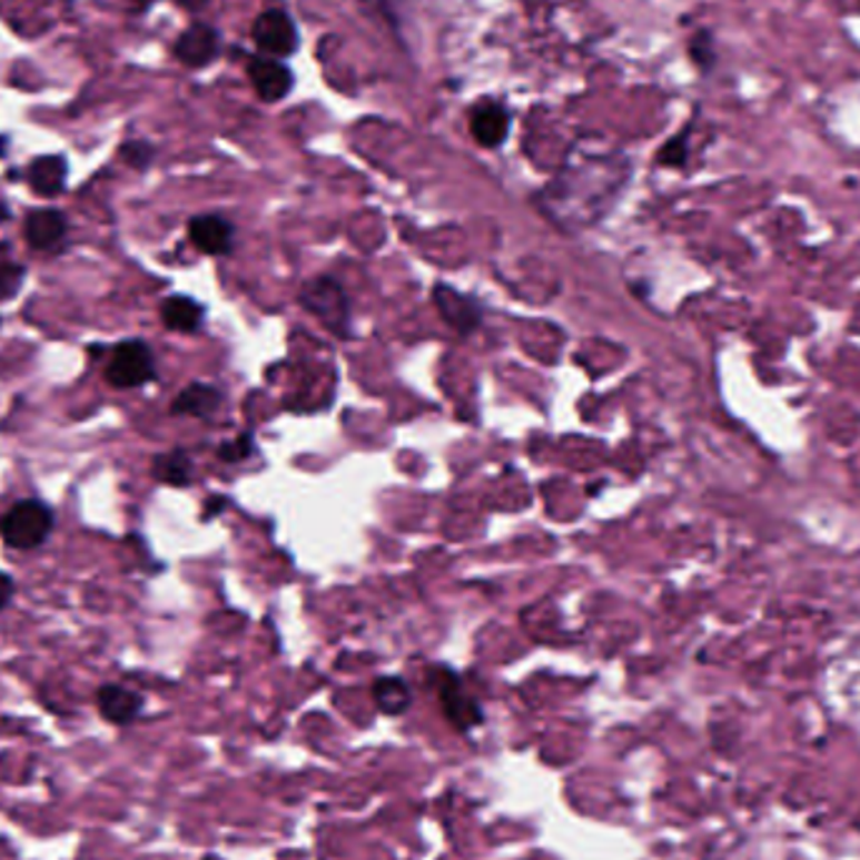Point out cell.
Instances as JSON below:
<instances>
[{"label":"cell","instance_id":"d4e9b609","mask_svg":"<svg viewBox=\"0 0 860 860\" xmlns=\"http://www.w3.org/2000/svg\"><path fill=\"white\" fill-rule=\"evenodd\" d=\"M221 506H225V498H215V501H211V504H207V518L219 514Z\"/></svg>","mask_w":860,"mask_h":860},{"label":"cell","instance_id":"4316f807","mask_svg":"<svg viewBox=\"0 0 860 860\" xmlns=\"http://www.w3.org/2000/svg\"><path fill=\"white\" fill-rule=\"evenodd\" d=\"M134 3H137V6H149L151 0H134Z\"/></svg>","mask_w":860,"mask_h":860},{"label":"cell","instance_id":"52a82bcc","mask_svg":"<svg viewBox=\"0 0 860 860\" xmlns=\"http://www.w3.org/2000/svg\"><path fill=\"white\" fill-rule=\"evenodd\" d=\"M189 237L205 255H229L235 247V227L225 217L201 215L189 221Z\"/></svg>","mask_w":860,"mask_h":860},{"label":"cell","instance_id":"277c9868","mask_svg":"<svg viewBox=\"0 0 860 860\" xmlns=\"http://www.w3.org/2000/svg\"><path fill=\"white\" fill-rule=\"evenodd\" d=\"M438 698H441L446 718L456 724L458 730H471V728H476V724H481L483 712L478 708V702L473 700L466 690H463L461 680L448 670L441 672Z\"/></svg>","mask_w":860,"mask_h":860},{"label":"cell","instance_id":"ac0fdd59","mask_svg":"<svg viewBox=\"0 0 860 860\" xmlns=\"http://www.w3.org/2000/svg\"><path fill=\"white\" fill-rule=\"evenodd\" d=\"M26 267L11 257L8 245H0V299H11L21 293Z\"/></svg>","mask_w":860,"mask_h":860},{"label":"cell","instance_id":"3957f363","mask_svg":"<svg viewBox=\"0 0 860 860\" xmlns=\"http://www.w3.org/2000/svg\"><path fill=\"white\" fill-rule=\"evenodd\" d=\"M303 303L307 310L320 317L333 333L345 335L347 325H350V307H347L343 287L337 285L335 279L320 277L307 283L303 289Z\"/></svg>","mask_w":860,"mask_h":860},{"label":"cell","instance_id":"ba28073f","mask_svg":"<svg viewBox=\"0 0 860 860\" xmlns=\"http://www.w3.org/2000/svg\"><path fill=\"white\" fill-rule=\"evenodd\" d=\"M219 51V36L215 28L209 26H191L189 31H184L181 38L177 41V53L179 61L184 66H191V69H199V66H207L211 58Z\"/></svg>","mask_w":860,"mask_h":860},{"label":"cell","instance_id":"6da1fadb","mask_svg":"<svg viewBox=\"0 0 860 860\" xmlns=\"http://www.w3.org/2000/svg\"><path fill=\"white\" fill-rule=\"evenodd\" d=\"M53 528V514L43 501H21L3 518V538L8 546L28 551L41 546Z\"/></svg>","mask_w":860,"mask_h":860},{"label":"cell","instance_id":"8992f818","mask_svg":"<svg viewBox=\"0 0 860 860\" xmlns=\"http://www.w3.org/2000/svg\"><path fill=\"white\" fill-rule=\"evenodd\" d=\"M433 299H436L443 320L451 327H456L461 335L473 333L483 320V313L476 299L458 293L456 287L438 285L436 293H433Z\"/></svg>","mask_w":860,"mask_h":860},{"label":"cell","instance_id":"8fae6325","mask_svg":"<svg viewBox=\"0 0 860 860\" xmlns=\"http://www.w3.org/2000/svg\"><path fill=\"white\" fill-rule=\"evenodd\" d=\"M511 129V119L504 106L483 103L471 116V131L481 147H501L506 141Z\"/></svg>","mask_w":860,"mask_h":860},{"label":"cell","instance_id":"cb8c5ba5","mask_svg":"<svg viewBox=\"0 0 860 860\" xmlns=\"http://www.w3.org/2000/svg\"><path fill=\"white\" fill-rule=\"evenodd\" d=\"M177 3L181 8H187V11H199V8H205L209 0H177Z\"/></svg>","mask_w":860,"mask_h":860},{"label":"cell","instance_id":"603a6c76","mask_svg":"<svg viewBox=\"0 0 860 860\" xmlns=\"http://www.w3.org/2000/svg\"><path fill=\"white\" fill-rule=\"evenodd\" d=\"M13 592H16L13 579L8 576V574H3V572H0V609H6L8 604H11Z\"/></svg>","mask_w":860,"mask_h":860},{"label":"cell","instance_id":"5b68a950","mask_svg":"<svg viewBox=\"0 0 860 860\" xmlns=\"http://www.w3.org/2000/svg\"><path fill=\"white\" fill-rule=\"evenodd\" d=\"M253 36L257 46L269 56H289L297 48V28L285 11H265L255 21Z\"/></svg>","mask_w":860,"mask_h":860},{"label":"cell","instance_id":"7a4b0ae2","mask_svg":"<svg viewBox=\"0 0 860 860\" xmlns=\"http://www.w3.org/2000/svg\"><path fill=\"white\" fill-rule=\"evenodd\" d=\"M154 378H157V363H154V355L147 343L127 340L113 347L109 367H106V380H109L113 388H141V385L151 383Z\"/></svg>","mask_w":860,"mask_h":860},{"label":"cell","instance_id":"d6986e66","mask_svg":"<svg viewBox=\"0 0 860 860\" xmlns=\"http://www.w3.org/2000/svg\"><path fill=\"white\" fill-rule=\"evenodd\" d=\"M690 58L702 71H712L718 63V51H714V38L710 31H698L690 41Z\"/></svg>","mask_w":860,"mask_h":860},{"label":"cell","instance_id":"7402d4cb","mask_svg":"<svg viewBox=\"0 0 860 860\" xmlns=\"http://www.w3.org/2000/svg\"><path fill=\"white\" fill-rule=\"evenodd\" d=\"M121 157L127 164H131V167L137 169H147L151 159H154V149L149 147V144L144 141H134V144H127V147L121 149Z\"/></svg>","mask_w":860,"mask_h":860},{"label":"cell","instance_id":"5bb4252c","mask_svg":"<svg viewBox=\"0 0 860 860\" xmlns=\"http://www.w3.org/2000/svg\"><path fill=\"white\" fill-rule=\"evenodd\" d=\"M66 177H69V164H66L63 157H41L28 167V184L43 197H53L58 191H63Z\"/></svg>","mask_w":860,"mask_h":860},{"label":"cell","instance_id":"7c38bea8","mask_svg":"<svg viewBox=\"0 0 860 860\" xmlns=\"http://www.w3.org/2000/svg\"><path fill=\"white\" fill-rule=\"evenodd\" d=\"M66 217L58 209H38L26 219V237L33 249H53L66 239Z\"/></svg>","mask_w":860,"mask_h":860},{"label":"cell","instance_id":"9a60e30c","mask_svg":"<svg viewBox=\"0 0 860 860\" xmlns=\"http://www.w3.org/2000/svg\"><path fill=\"white\" fill-rule=\"evenodd\" d=\"M221 393L215 388V385H205V383H195L189 385L187 391L179 393V398L174 401L171 411L177 415H195V418H209L211 413L219 411L221 405Z\"/></svg>","mask_w":860,"mask_h":860},{"label":"cell","instance_id":"30bf717a","mask_svg":"<svg viewBox=\"0 0 860 860\" xmlns=\"http://www.w3.org/2000/svg\"><path fill=\"white\" fill-rule=\"evenodd\" d=\"M96 704H99L103 720L113 724H129L144 710V698L139 692L119 688V684H103L99 694H96Z\"/></svg>","mask_w":860,"mask_h":860},{"label":"cell","instance_id":"ffe728a7","mask_svg":"<svg viewBox=\"0 0 860 860\" xmlns=\"http://www.w3.org/2000/svg\"><path fill=\"white\" fill-rule=\"evenodd\" d=\"M688 131L666 141L660 151V164H664V167H682V164L688 161Z\"/></svg>","mask_w":860,"mask_h":860},{"label":"cell","instance_id":"e0dca14e","mask_svg":"<svg viewBox=\"0 0 860 860\" xmlns=\"http://www.w3.org/2000/svg\"><path fill=\"white\" fill-rule=\"evenodd\" d=\"M373 698L378 708L388 714H403L411 704V690L401 678H383L375 682Z\"/></svg>","mask_w":860,"mask_h":860},{"label":"cell","instance_id":"484cf974","mask_svg":"<svg viewBox=\"0 0 860 860\" xmlns=\"http://www.w3.org/2000/svg\"><path fill=\"white\" fill-rule=\"evenodd\" d=\"M8 217H11V211H8V207L0 201V221H6Z\"/></svg>","mask_w":860,"mask_h":860},{"label":"cell","instance_id":"9c48e42d","mask_svg":"<svg viewBox=\"0 0 860 860\" xmlns=\"http://www.w3.org/2000/svg\"><path fill=\"white\" fill-rule=\"evenodd\" d=\"M249 79H253L255 91L263 96V101L285 99L287 91L293 89V73L275 58H255L249 63Z\"/></svg>","mask_w":860,"mask_h":860},{"label":"cell","instance_id":"4fadbf2b","mask_svg":"<svg viewBox=\"0 0 860 860\" xmlns=\"http://www.w3.org/2000/svg\"><path fill=\"white\" fill-rule=\"evenodd\" d=\"M161 320L174 333H195L205 323V305L187 295H171L161 303Z\"/></svg>","mask_w":860,"mask_h":860},{"label":"cell","instance_id":"44dd1931","mask_svg":"<svg viewBox=\"0 0 860 860\" xmlns=\"http://www.w3.org/2000/svg\"><path fill=\"white\" fill-rule=\"evenodd\" d=\"M255 451V443H253V436L249 433H245V436H239L235 441H227L219 446V458L227 461V463H237V461H245L247 456H253Z\"/></svg>","mask_w":860,"mask_h":860},{"label":"cell","instance_id":"2e32d148","mask_svg":"<svg viewBox=\"0 0 860 860\" xmlns=\"http://www.w3.org/2000/svg\"><path fill=\"white\" fill-rule=\"evenodd\" d=\"M154 476L169 486H187L191 481V458L181 448L154 458Z\"/></svg>","mask_w":860,"mask_h":860}]
</instances>
